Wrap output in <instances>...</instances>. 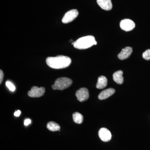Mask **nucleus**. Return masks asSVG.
<instances>
[{
    "mask_svg": "<svg viewBox=\"0 0 150 150\" xmlns=\"http://www.w3.org/2000/svg\"><path fill=\"white\" fill-rule=\"evenodd\" d=\"M46 62L50 68L59 69L69 67L71 63V59L68 56L61 55L48 57L46 59Z\"/></svg>",
    "mask_w": 150,
    "mask_h": 150,
    "instance_id": "1",
    "label": "nucleus"
},
{
    "mask_svg": "<svg viewBox=\"0 0 150 150\" xmlns=\"http://www.w3.org/2000/svg\"><path fill=\"white\" fill-rule=\"evenodd\" d=\"M72 44L74 47L78 49H85L90 48L97 44L95 38L92 35H87L78 39Z\"/></svg>",
    "mask_w": 150,
    "mask_h": 150,
    "instance_id": "2",
    "label": "nucleus"
},
{
    "mask_svg": "<svg viewBox=\"0 0 150 150\" xmlns=\"http://www.w3.org/2000/svg\"><path fill=\"white\" fill-rule=\"evenodd\" d=\"M72 81L69 78L62 77L56 79L54 85L52 86V88L54 90H63L69 88L72 84Z\"/></svg>",
    "mask_w": 150,
    "mask_h": 150,
    "instance_id": "3",
    "label": "nucleus"
},
{
    "mask_svg": "<svg viewBox=\"0 0 150 150\" xmlns=\"http://www.w3.org/2000/svg\"><path fill=\"white\" fill-rule=\"evenodd\" d=\"M79 15V12L76 9L71 10L66 13L63 17L62 22L64 23H68L73 21Z\"/></svg>",
    "mask_w": 150,
    "mask_h": 150,
    "instance_id": "4",
    "label": "nucleus"
},
{
    "mask_svg": "<svg viewBox=\"0 0 150 150\" xmlns=\"http://www.w3.org/2000/svg\"><path fill=\"white\" fill-rule=\"evenodd\" d=\"M121 29L126 31H130L135 27V23L133 21L129 19H125L121 21L120 23Z\"/></svg>",
    "mask_w": 150,
    "mask_h": 150,
    "instance_id": "5",
    "label": "nucleus"
},
{
    "mask_svg": "<svg viewBox=\"0 0 150 150\" xmlns=\"http://www.w3.org/2000/svg\"><path fill=\"white\" fill-rule=\"evenodd\" d=\"M45 92L44 87L38 88L37 86H33L31 90L28 92V96L32 98H38L43 95Z\"/></svg>",
    "mask_w": 150,
    "mask_h": 150,
    "instance_id": "6",
    "label": "nucleus"
},
{
    "mask_svg": "<svg viewBox=\"0 0 150 150\" xmlns=\"http://www.w3.org/2000/svg\"><path fill=\"white\" fill-rule=\"evenodd\" d=\"M76 96L79 101L80 102L86 101L89 96L88 90L85 88H81L76 91Z\"/></svg>",
    "mask_w": 150,
    "mask_h": 150,
    "instance_id": "7",
    "label": "nucleus"
},
{
    "mask_svg": "<svg viewBox=\"0 0 150 150\" xmlns=\"http://www.w3.org/2000/svg\"><path fill=\"white\" fill-rule=\"evenodd\" d=\"M98 136L100 139L103 142H108L111 139L112 135L108 129L103 128L100 129L98 132Z\"/></svg>",
    "mask_w": 150,
    "mask_h": 150,
    "instance_id": "8",
    "label": "nucleus"
},
{
    "mask_svg": "<svg viewBox=\"0 0 150 150\" xmlns=\"http://www.w3.org/2000/svg\"><path fill=\"white\" fill-rule=\"evenodd\" d=\"M133 52V49L131 47H125L121 50V52L118 54V59L121 60H125L129 58Z\"/></svg>",
    "mask_w": 150,
    "mask_h": 150,
    "instance_id": "9",
    "label": "nucleus"
},
{
    "mask_svg": "<svg viewBox=\"0 0 150 150\" xmlns=\"http://www.w3.org/2000/svg\"><path fill=\"white\" fill-rule=\"evenodd\" d=\"M97 3L99 6L104 10L110 11L112 8L111 0H97Z\"/></svg>",
    "mask_w": 150,
    "mask_h": 150,
    "instance_id": "10",
    "label": "nucleus"
},
{
    "mask_svg": "<svg viewBox=\"0 0 150 150\" xmlns=\"http://www.w3.org/2000/svg\"><path fill=\"white\" fill-rule=\"evenodd\" d=\"M115 92L114 89L109 88L103 91L100 93L98 96V99L100 100H104L107 99L109 97L112 95Z\"/></svg>",
    "mask_w": 150,
    "mask_h": 150,
    "instance_id": "11",
    "label": "nucleus"
},
{
    "mask_svg": "<svg viewBox=\"0 0 150 150\" xmlns=\"http://www.w3.org/2000/svg\"><path fill=\"white\" fill-rule=\"evenodd\" d=\"M123 72L121 70L115 72L112 76L113 80L118 84H122L123 82Z\"/></svg>",
    "mask_w": 150,
    "mask_h": 150,
    "instance_id": "12",
    "label": "nucleus"
},
{
    "mask_svg": "<svg viewBox=\"0 0 150 150\" xmlns=\"http://www.w3.org/2000/svg\"><path fill=\"white\" fill-rule=\"evenodd\" d=\"M107 85V79L104 76H100L98 79L96 87L98 89H103Z\"/></svg>",
    "mask_w": 150,
    "mask_h": 150,
    "instance_id": "13",
    "label": "nucleus"
},
{
    "mask_svg": "<svg viewBox=\"0 0 150 150\" xmlns=\"http://www.w3.org/2000/svg\"><path fill=\"white\" fill-rule=\"evenodd\" d=\"M47 128L50 131H60V126L57 123L52 122V121L48 123L47 125Z\"/></svg>",
    "mask_w": 150,
    "mask_h": 150,
    "instance_id": "14",
    "label": "nucleus"
},
{
    "mask_svg": "<svg viewBox=\"0 0 150 150\" xmlns=\"http://www.w3.org/2000/svg\"><path fill=\"white\" fill-rule=\"evenodd\" d=\"M73 118L74 122L77 124H81L83 121V116L79 112H74L73 115Z\"/></svg>",
    "mask_w": 150,
    "mask_h": 150,
    "instance_id": "15",
    "label": "nucleus"
},
{
    "mask_svg": "<svg viewBox=\"0 0 150 150\" xmlns=\"http://www.w3.org/2000/svg\"><path fill=\"white\" fill-rule=\"evenodd\" d=\"M6 86L11 91L13 92L15 91L16 87L11 82L9 81H6Z\"/></svg>",
    "mask_w": 150,
    "mask_h": 150,
    "instance_id": "16",
    "label": "nucleus"
},
{
    "mask_svg": "<svg viewBox=\"0 0 150 150\" xmlns=\"http://www.w3.org/2000/svg\"><path fill=\"white\" fill-rule=\"evenodd\" d=\"M143 58L145 60H150V49L146 50L143 54Z\"/></svg>",
    "mask_w": 150,
    "mask_h": 150,
    "instance_id": "17",
    "label": "nucleus"
},
{
    "mask_svg": "<svg viewBox=\"0 0 150 150\" xmlns=\"http://www.w3.org/2000/svg\"><path fill=\"white\" fill-rule=\"evenodd\" d=\"M31 121L30 119H25V120L24 121V125L25 126H28V125H29L30 123H31Z\"/></svg>",
    "mask_w": 150,
    "mask_h": 150,
    "instance_id": "18",
    "label": "nucleus"
},
{
    "mask_svg": "<svg viewBox=\"0 0 150 150\" xmlns=\"http://www.w3.org/2000/svg\"><path fill=\"white\" fill-rule=\"evenodd\" d=\"M3 78H4V73H3L2 71L1 70L0 71V83L1 84L2 83Z\"/></svg>",
    "mask_w": 150,
    "mask_h": 150,
    "instance_id": "19",
    "label": "nucleus"
},
{
    "mask_svg": "<svg viewBox=\"0 0 150 150\" xmlns=\"http://www.w3.org/2000/svg\"><path fill=\"white\" fill-rule=\"evenodd\" d=\"M21 111L20 110H18L17 111H16L14 112V115L15 116H16V117H18L21 115Z\"/></svg>",
    "mask_w": 150,
    "mask_h": 150,
    "instance_id": "20",
    "label": "nucleus"
}]
</instances>
